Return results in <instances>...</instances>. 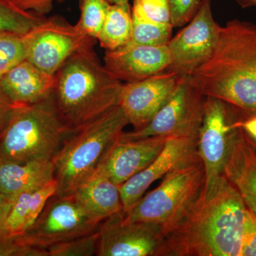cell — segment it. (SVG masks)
<instances>
[{
    "mask_svg": "<svg viewBox=\"0 0 256 256\" xmlns=\"http://www.w3.org/2000/svg\"><path fill=\"white\" fill-rule=\"evenodd\" d=\"M18 107L12 102L0 85V133L8 126Z\"/></svg>",
    "mask_w": 256,
    "mask_h": 256,
    "instance_id": "cell-33",
    "label": "cell"
},
{
    "mask_svg": "<svg viewBox=\"0 0 256 256\" xmlns=\"http://www.w3.org/2000/svg\"><path fill=\"white\" fill-rule=\"evenodd\" d=\"M204 98L192 82L191 76H181L174 92L149 124L142 129L124 131L119 140L170 137L198 131Z\"/></svg>",
    "mask_w": 256,
    "mask_h": 256,
    "instance_id": "cell-10",
    "label": "cell"
},
{
    "mask_svg": "<svg viewBox=\"0 0 256 256\" xmlns=\"http://www.w3.org/2000/svg\"><path fill=\"white\" fill-rule=\"evenodd\" d=\"M173 28L172 24L154 22L132 13V32L130 42L146 46L166 45L172 37Z\"/></svg>",
    "mask_w": 256,
    "mask_h": 256,
    "instance_id": "cell-23",
    "label": "cell"
},
{
    "mask_svg": "<svg viewBox=\"0 0 256 256\" xmlns=\"http://www.w3.org/2000/svg\"><path fill=\"white\" fill-rule=\"evenodd\" d=\"M220 28L214 18L210 0H202L191 21L168 44L171 63L166 72L191 76L213 54Z\"/></svg>",
    "mask_w": 256,
    "mask_h": 256,
    "instance_id": "cell-11",
    "label": "cell"
},
{
    "mask_svg": "<svg viewBox=\"0 0 256 256\" xmlns=\"http://www.w3.org/2000/svg\"><path fill=\"white\" fill-rule=\"evenodd\" d=\"M0 256H50L44 249L25 245L16 237L0 235Z\"/></svg>",
    "mask_w": 256,
    "mask_h": 256,
    "instance_id": "cell-30",
    "label": "cell"
},
{
    "mask_svg": "<svg viewBox=\"0 0 256 256\" xmlns=\"http://www.w3.org/2000/svg\"><path fill=\"white\" fill-rule=\"evenodd\" d=\"M100 225L88 216L73 194H55L31 228L16 238L22 244L46 250L55 244L92 233Z\"/></svg>",
    "mask_w": 256,
    "mask_h": 256,
    "instance_id": "cell-9",
    "label": "cell"
},
{
    "mask_svg": "<svg viewBox=\"0 0 256 256\" xmlns=\"http://www.w3.org/2000/svg\"><path fill=\"white\" fill-rule=\"evenodd\" d=\"M239 4L247 8V6H256V0H236Z\"/></svg>",
    "mask_w": 256,
    "mask_h": 256,
    "instance_id": "cell-36",
    "label": "cell"
},
{
    "mask_svg": "<svg viewBox=\"0 0 256 256\" xmlns=\"http://www.w3.org/2000/svg\"><path fill=\"white\" fill-rule=\"evenodd\" d=\"M44 18L21 9L13 0H0V32L24 35Z\"/></svg>",
    "mask_w": 256,
    "mask_h": 256,
    "instance_id": "cell-24",
    "label": "cell"
},
{
    "mask_svg": "<svg viewBox=\"0 0 256 256\" xmlns=\"http://www.w3.org/2000/svg\"><path fill=\"white\" fill-rule=\"evenodd\" d=\"M202 0H169L173 28L188 24L198 11Z\"/></svg>",
    "mask_w": 256,
    "mask_h": 256,
    "instance_id": "cell-29",
    "label": "cell"
},
{
    "mask_svg": "<svg viewBox=\"0 0 256 256\" xmlns=\"http://www.w3.org/2000/svg\"><path fill=\"white\" fill-rule=\"evenodd\" d=\"M111 4L124 5V6H130L129 4V0H108Z\"/></svg>",
    "mask_w": 256,
    "mask_h": 256,
    "instance_id": "cell-37",
    "label": "cell"
},
{
    "mask_svg": "<svg viewBox=\"0 0 256 256\" xmlns=\"http://www.w3.org/2000/svg\"><path fill=\"white\" fill-rule=\"evenodd\" d=\"M73 195L88 216L98 224L124 210L119 186L99 168Z\"/></svg>",
    "mask_w": 256,
    "mask_h": 256,
    "instance_id": "cell-19",
    "label": "cell"
},
{
    "mask_svg": "<svg viewBox=\"0 0 256 256\" xmlns=\"http://www.w3.org/2000/svg\"><path fill=\"white\" fill-rule=\"evenodd\" d=\"M98 229L92 233L55 244L46 249L50 256H97Z\"/></svg>",
    "mask_w": 256,
    "mask_h": 256,
    "instance_id": "cell-27",
    "label": "cell"
},
{
    "mask_svg": "<svg viewBox=\"0 0 256 256\" xmlns=\"http://www.w3.org/2000/svg\"><path fill=\"white\" fill-rule=\"evenodd\" d=\"M53 161L18 162L0 158V192L11 201L54 178Z\"/></svg>",
    "mask_w": 256,
    "mask_h": 256,
    "instance_id": "cell-20",
    "label": "cell"
},
{
    "mask_svg": "<svg viewBox=\"0 0 256 256\" xmlns=\"http://www.w3.org/2000/svg\"><path fill=\"white\" fill-rule=\"evenodd\" d=\"M26 60L52 75L77 52L94 46L95 40L60 16L44 18L23 35Z\"/></svg>",
    "mask_w": 256,
    "mask_h": 256,
    "instance_id": "cell-7",
    "label": "cell"
},
{
    "mask_svg": "<svg viewBox=\"0 0 256 256\" xmlns=\"http://www.w3.org/2000/svg\"><path fill=\"white\" fill-rule=\"evenodd\" d=\"M26 58L23 35L0 32V78Z\"/></svg>",
    "mask_w": 256,
    "mask_h": 256,
    "instance_id": "cell-26",
    "label": "cell"
},
{
    "mask_svg": "<svg viewBox=\"0 0 256 256\" xmlns=\"http://www.w3.org/2000/svg\"><path fill=\"white\" fill-rule=\"evenodd\" d=\"M57 188L54 178L41 186L21 194L0 226V235L18 237L26 233L40 216L48 200L56 194Z\"/></svg>",
    "mask_w": 256,
    "mask_h": 256,
    "instance_id": "cell-21",
    "label": "cell"
},
{
    "mask_svg": "<svg viewBox=\"0 0 256 256\" xmlns=\"http://www.w3.org/2000/svg\"><path fill=\"white\" fill-rule=\"evenodd\" d=\"M62 1L63 0H13L18 8L42 18H44L45 15L53 10L56 3Z\"/></svg>",
    "mask_w": 256,
    "mask_h": 256,
    "instance_id": "cell-32",
    "label": "cell"
},
{
    "mask_svg": "<svg viewBox=\"0 0 256 256\" xmlns=\"http://www.w3.org/2000/svg\"><path fill=\"white\" fill-rule=\"evenodd\" d=\"M224 176L256 216V148L240 127L224 168Z\"/></svg>",
    "mask_w": 256,
    "mask_h": 256,
    "instance_id": "cell-18",
    "label": "cell"
},
{
    "mask_svg": "<svg viewBox=\"0 0 256 256\" xmlns=\"http://www.w3.org/2000/svg\"><path fill=\"white\" fill-rule=\"evenodd\" d=\"M13 203L14 202L6 198L0 192V226L3 224L6 216L9 214Z\"/></svg>",
    "mask_w": 256,
    "mask_h": 256,
    "instance_id": "cell-35",
    "label": "cell"
},
{
    "mask_svg": "<svg viewBox=\"0 0 256 256\" xmlns=\"http://www.w3.org/2000/svg\"><path fill=\"white\" fill-rule=\"evenodd\" d=\"M122 86L89 46L58 69L52 95L60 118L73 132L118 106Z\"/></svg>",
    "mask_w": 256,
    "mask_h": 256,
    "instance_id": "cell-3",
    "label": "cell"
},
{
    "mask_svg": "<svg viewBox=\"0 0 256 256\" xmlns=\"http://www.w3.org/2000/svg\"><path fill=\"white\" fill-rule=\"evenodd\" d=\"M0 85L15 105H31L52 95L55 75L46 73L24 60L0 78Z\"/></svg>",
    "mask_w": 256,
    "mask_h": 256,
    "instance_id": "cell-17",
    "label": "cell"
},
{
    "mask_svg": "<svg viewBox=\"0 0 256 256\" xmlns=\"http://www.w3.org/2000/svg\"><path fill=\"white\" fill-rule=\"evenodd\" d=\"M164 238L159 226L128 222L122 210L100 224L97 256H160Z\"/></svg>",
    "mask_w": 256,
    "mask_h": 256,
    "instance_id": "cell-12",
    "label": "cell"
},
{
    "mask_svg": "<svg viewBox=\"0 0 256 256\" xmlns=\"http://www.w3.org/2000/svg\"><path fill=\"white\" fill-rule=\"evenodd\" d=\"M238 124L252 146L256 148V114L244 122H238Z\"/></svg>",
    "mask_w": 256,
    "mask_h": 256,
    "instance_id": "cell-34",
    "label": "cell"
},
{
    "mask_svg": "<svg viewBox=\"0 0 256 256\" xmlns=\"http://www.w3.org/2000/svg\"><path fill=\"white\" fill-rule=\"evenodd\" d=\"M131 12L154 22L172 24L169 0H134Z\"/></svg>",
    "mask_w": 256,
    "mask_h": 256,
    "instance_id": "cell-28",
    "label": "cell"
},
{
    "mask_svg": "<svg viewBox=\"0 0 256 256\" xmlns=\"http://www.w3.org/2000/svg\"><path fill=\"white\" fill-rule=\"evenodd\" d=\"M247 206L225 176L202 188L186 214L164 238L162 256H240Z\"/></svg>",
    "mask_w": 256,
    "mask_h": 256,
    "instance_id": "cell-1",
    "label": "cell"
},
{
    "mask_svg": "<svg viewBox=\"0 0 256 256\" xmlns=\"http://www.w3.org/2000/svg\"><path fill=\"white\" fill-rule=\"evenodd\" d=\"M204 181V166L196 152L165 175L160 186L142 196L124 218L156 224L164 236L196 201Z\"/></svg>",
    "mask_w": 256,
    "mask_h": 256,
    "instance_id": "cell-6",
    "label": "cell"
},
{
    "mask_svg": "<svg viewBox=\"0 0 256 256\" xmlns=\"http://www.w3.org/2000/svg\"><path fill=\"white\" fill-rule=\"evenodd\" d=\"M164 72L139 82H124L120 106L134 130L149 124L174 92L180 76Z\"/></svg>",
    "mask_w": 256,
    "mask_h": 256,
    "instance_id": "cell-14",
    "label": "cell"
},
{
    "mask_svg": "<svg viewBox=\"0 0 256 256\" xmlns=\"http://www.w3.org/2000/svg\"><path fill=\"white\" fill-rule=\"evenodd\" d=\"M168 138L118 140L106 153L98 168L120 186L154 161L164 148Z\"/></svg>",
    "mask_w": 256,
    "mask_h": 256,
    "instance_id": "cell-16",
    "label": "cell"
},
{
    "mask_svg": "<svg viewBox=\"0 0 256 256\" xmlns=\"http://www.w3.org/2000/svg\"><path fill=\"white\" fill-rule=\"evenodd\" d=\"M131 32L130 6L111 4L97 40L106 50H114L130 41Z\"/></svg>",
    "mask_w": 256,
    "mask_h": 256,
    "instance_id": "cell-22",
    "label": "cell"
},
{
    "mask_svg": "<svg viewBox=\"0 0 256 256\" xmlns=\"http://www.w3.org/2000/svg\"><path fill=\"white\" fill-rule=\"evenodd\" d=\"M240 256H256V216L248 208L242 228Z\"/></svg>",
    "mask_w": 256,
    "mask_h": 256,
    "instance_id": "cell-31",
    "label": "cell"
},
{
    "mask_svg": "<svg viewBox=\"0 0 256 256\" xmlns=\"http://www.w3.org/2000/svg\"><path fill=\"white\" fill-rule=\"evenodd\" d=\"M70 133L52 94L36 104L18 106L0 133V158L18 162L52 161Z\"/></svg>",
    "mask_w": 256,
    "mask_h": 256,
    "instance_id": "cell-5",
    "label": "cell"
},
{
    "mask_svg": "<svg viewBox=\"0 0 256 256\" xmlns=\"http://www.w3.org/2000/svg\"><path fill=\"white\" fill-rule=\"evenodd\" d=\"M129 124L120 105L69 134L54 158L58 196L72 195L97 170Z\"/></svg>",
    "mask_w": 256,
    "mask_h": 256,
    "instance_id": "cell-4",
    "label": "cell"
},
{
    "mask_svg": "<svg viewBox=\"0 0 256 256\" xmlns=\"http://www.w3.org/2000/svg\"><path fill=\"white\" fill-rule=\"evenodd\" d=\"M198 134V130L170 136L154 161L119 186L124 214L142 198L152 184L196 154Z\"/></svg>",
    "mask_w": 256,
    "mask_h": 256,
    "instance_id": "cell-13",
    "label": "cell"
},
{
    "mask_svg": "<svg viewBox=\"0 0 256 256\" xmlns=\"http://www.w3.org/2000/svg\"><path fill=\"white\" fill-rule=\"evenodd\" d=\"M110 4L108 0H80V18L76 24L87 36L97 40Z\"/></svg>",
    "mask_w": 256,
    "mask_h": 256,
    "instance_id": "cell-25",
    "label": "cell"
},
{
    "mask_svg": "<svg viewBox=\"0 0 256 256\" xmlns=\"http://www.w3.org/2000/svg\"><path fill=\"white\" fill-rule=\"evenodd\" d=\"M238 128V122L232 121L228 104L216 98L205 97L197 153L204 166V188L206 191L224 176V168Z\"/></svg>",
    "mask_w": 256,
    "mask_h": 256,
    "instance_id": "cell-8",
    "label": "cell"
},
{
    "mask_svg": "<svg viewBox=\"0 0 256 256\" xmlns=\"http://www.w3.org/2000/svg\"><path fill=\"white\" fill-rule=\"evenodd\" d=\"M171 63L168 44L146 46L127 44L114 50H106L104 64L120 82H131L166 72Z\"/></svg>",
    "mask_w": 256,
    "mask_h": 256,
    "instance_id": "cell-15",
    "label": "cell"
},
{
    "mask_svg": "<svg viewBox=\"0 0 256 256\" xmlns=\"http://www.w3.org/2000/svg\"><path fill=\"white\" fill-rule=\"evenodd\" d=\"M191 78L204 97L256 114V25L236 20L220 26L213 54Z\"/></svg>",
    "mask_w": 256,
    "mask_h": 256,
    "instance_id": "cell-2",
    "label": "cell"
}]
</instances>
